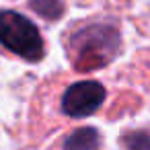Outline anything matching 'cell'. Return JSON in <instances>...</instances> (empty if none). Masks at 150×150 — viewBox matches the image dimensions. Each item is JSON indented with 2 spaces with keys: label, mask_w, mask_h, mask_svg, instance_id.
Instances as JSON below:
<instances>
[{
  "label": "cell",
  "mask_w": 150,
  "mask_h": 150,
  "mask_svg": "<svg viewBox=\"0 0 150 150\" xmlns=\"http://www.w3.org/2000/svg\"><path fill=\"white\" fill-rule=\"evenodd\" d=\"M101 136L95 127H78L64 140V150H97Z\"/></svg>",
  "instance_id": "obj_4"
},
{
  "label": "cell",
  "mask_w": 150,
  "mask_h": 150,
  "mask_svg": "<svg viewBox=\"0 0 150 150\" xmlns=\"http://www.w3.org/2000/svg\"><path fill=\"white\" fill-rule=\"evenodd\" d=\"M29 6L47 21H58L66 11L64 0H29Z\"/></svg>",
  "instance_id": "obj_5"
},
{
  "label": "cell",
  "mask_w": 150,
  "mask_h": 150,
  "mask_svg": "<svg viewBox=\"0 0 150 150\" xmlns=\"http://www.w3.org/2000/svg\"><path fill=\"white\" fill-rule=\"evenodd\" d=\"M125 150H150V134L148 132H127L121 138Z\"/></svg>",
  "instance_id": "obj_6"
},
{
  "label": "cell",
  "mask_w": 150,
  "mask_h": 150,
  "mask_svg": "<svg viewBox=\"0 0 150 150\" xmlns=\"http://www.w3.org/2000/svg\"><path fill=\"white\" fill-rule=\"evenodd\" d=\"M0 45L29 62H39L45 54L37 27L15 11H0Z\"/></svg>",
  "instance_id": "obj_2"
},
{
  "label": "cell",
  "mask_w": 150,
  "mask_h": 150,
  "mask_svg": "<svg viewBox=\"0 0 150 150\" xmlns=\"http://www.w3.org/2000/svg\"><path fill=\"white\" fill-rule=\"evenodd\" d=\"M121 45V35L111 25H88L70 37V52L80 70L109 64Z\"/></svg>",
  "instance_id": "obj_1"
},
{
  "label": "cell",
  "mask_w": 150,
  "mask_h": 150,
  "mask_svg": "<svg viewBox=\"0 0 150 150\" xmlns=\"http://www.w3.org/2000/svg\"><path fill=\"white\" fill-rule=\"evenodd\" d=\"M107 91L97 80H82L66 88L62 97V111L70 117L93 115L105 101Z\"/></svg>",
  "instance_id": "obj_3"
}]
</instances>
